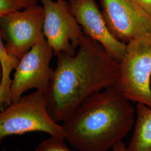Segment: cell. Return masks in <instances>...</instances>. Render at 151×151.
<instances>
[{"label":"cell","mask_w":151,"mask_h":151,"mask_svg":"<svg viewBox=\"0 0 151 151\" xmlns=\"http://www.w3.org/2000/svg\"><path fill=\"white\" fill-rule=\"evenodd\" d=\"M151 34H144L127 44L116 84L129 101L151 108Z\"/></svg>","instance_id":"obj_4"},{"label":"cell","mask_w":151,"mask_h":151,"mask_svg":"<svg viewBox=\"0 0 151 151\" xmlns=\"http://www.w3.org/2000/svg\"><path fill=\"white\" fill-rule=\"evenodd\" d=\"M68 2L70 12L84 34L101 44L114 58L120 62L125 54L127 44L116 39L109 32L95 1L70 0Z\"/></svg>","instance_id":"obj_9"},{"label":"cell","mask_w":151,"mask_h":151,"mask_svg":"<svg viewBox=\"0 0 151 151\" xmlns=\"http://www.w3.org/2000/svg\"><path fill=\"white\" fill-rule=\"evenodd\" d=\"M136 4L151 15V0H133Z\"/></svg>","instance_id":"obj_14"},{"label":"cell","mask_w":151,"mask_h":151,"mask_svg":"<svg viewBox=\"0 0 151 151\" xmlns=\"http://www.w3.org/2000/svg\"><path fill=\"white\" fill-rule=\"evenodd\" d=\"M20 59L9 52L3 41L0 39V63L1 67V80L0 83V109L3 111L11 103V90L13 79L11 72L16 70Z\"/></svg>","instance_id":"obj_11"},{"label":"cell","mask_w":151,"mask_h":151,"mask_svg":"<svg viewBox=\"0 0 151 151\" xmlns=\"http://www.w3.org/2000/svg\"><path fill=\"white\" fill-rule=\"evenodd\" d=\"M116 84L88 98L62 125L67 140L80 151H108L135 123L134 108Z\"/></svg>","instance_id":"obj_2"},{"label":"cell","mask_w":151,"mask_h":151,"mask_svg":"<svg viewBox=\"0 0 151 151\" xmlns=\"http://www.w3.org/2000/svg\"><path fill=\"white\" fill-rule=\"evenodd\" d=\"M47 108L46 95L35 91L12 103L0 114V140L6 137L42 132L65 140L62 125L57 124Z\"/></svg>","instance_id":"obj_3"},{"label":"cell","mask_w":151,"mask_h":151,"mask_svg":"<svg viewBox=\"0 0 151 151\" xmlns=\"http://www.w3.org/2000/svg\"><path fill=\"white\" fill-rule=\"evenodd\" d=\"M54 50L45 37L42 38L20 59L11 86V103H15L24 93L36 89L46 95L54 70L50 66Z\"/></svg>","instance_id":"obj_6"},{"label":"cell","mask_w":151,"mask_h":151,"mask_svg":"<svg viewBox=\"0 0 151 151\" xmlns=\"http://www.w3.org/2000/svg\"><path fill=\"white\" fill-rule=\"evenodd\" d=\"M64 142L65 140L51 137L41 142L34 151H72Z\"/></svg>","instance_id":"obj_12"},{"label":"cell","mask_w":151,"mask_h":151,"mask_svg":"<svg viewBox=\"0 0 151 151\" xmlns=\"http://www.w3.org/2000/svg\"><path fill=\"white\" fill-rule=\"evenodd\" d=\"M19 151V150H15V151Z\"/></svg>","instance_id":"obj_17"},{"label":"cell","mask_w":151,"mask_h":151,"mask_svg":"<svg viewBox=\"0 0 151 151\" xmlns=\"http://www.w3.org/2000/svg\"><path fill=\"white\" fill-rule=\"evenodd\" d=\"M25 9L22 0H0V17Z\"/></svg>","instance_id":"obj_13"},{"label":"cell","mask_w":151,"mask_h":151,"mask_svg":"<svg viewBox=\"0 0 151 151\" xmlns=\"http://www.w3.org/2000/svg\"><path fill=\"white\" fill-rule=\"evenodd\" d=\"M43 6H30L0 17V39L6 50L20 59L44 37Z\"/></svg>","instance_id":"obj_5"},{"label":"cell","mask_w":151,"mask_h":151,"mask_svg":"<svg viewBox=\"0 0 151 151\" xmlns=\"http://www.w3.org/2000/svg\"><path fill=\"white\" fill-rule=\"evenodd\" d=\"M101 13L114 38L128 43L141 35L151 34V15L133 0H101Z\"/></svg>","instance_id":"obj_8"},{"label":"cell","mask_w":151,"mask_h":151,"mask_svg":"<svg viewBox=\"0 0 151 151\" xmlns=\"http://www.w3.org/2000/svg\"><path fill=\"white\" fill-rule=\"evenodd\" d=\"M56 56L46 99L50 116L55 122L63 123L88 98L116 83L119 62L85 34L75 55L62 52Z\"/></svg>","instance_id":"obj_1"},{"label":"cell","mask_w":151,"mask_h":151,"mask_svg":"<svg viewBox=\"0 0 151 151\" xmlns=\"http://www.w3.org/2000/svg\"><path fill=\"white\" fill-rule=\"evenodd\" d=\"M137 119L128 151H151V108L138 103Z\"/></svg>","instance_id":"obj_10"},{"label":"cell","mask_w":151,"mask_h":151,"mask_svg":"<svg viewBox=\"0 0 151 151\" xmlns=\"http://www.w3.org/2000/svg\"><path fill=\"white\" fill-rule=\"evenodd\" d=\"M38 1H39V0H22L25 8H27V7H29L30 6L34 5L37 4Z\"/></svg>","instance_id":"obj_16"},{"label":"cell","mask_w":151,"mask_h":151,"mask_svg":"<svg viewBox=\"0 0 151 151\" xmlns=\"http://www.w3.org/2000/svg\"><path fill=\"white\" fill-rule=\"evenodd\" d=\"M68 1H70V0H68Z\"/></svg>","instance_id":"obj_18"},{"label":"cell","mask_w":151,"mask_h":151,"mask_svg":"<svg viewBox=\"0 0 151 151\" xmlns=\"http://www.w3.org/2000/svg\"><path fill=\"white\" fill-rule=\"evenodd\" d=\"M112 151H128L123 141H120L112 148Z\"/></svg>","instance_id":"obj_15"},{"label":"cell","mask_w":151,"mask_h":151,"mask_svg":"<svg viewBox=\"0 0 151 151\" xmlns=\"http://www.w3.org/2000/svg\"><path fill=\"white\" fill-rule=\"evenodd\" d=\"M45 11L44 36L54 50L70 56L76 53L84 34L72 14L68 0H39Z\"/></svg>","instance_id":"obj_7"}]
</instances>
